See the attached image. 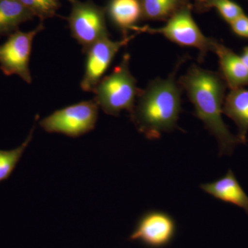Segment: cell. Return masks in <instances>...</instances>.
<instances>
[{"instance_id":"obj_1","label":"cell","mask_w":248,"mask_h":248,"mask_svg":"<svg viewBox=\"0 0 248 248\" xmlns=\"http://www.w3.org/2000/svg\"><path fill=\"white\" fill-rule=\"evenodd\" d=\"M179 84L193 104L196 117L203 122L205 128L217 139L220 155L232 154L241 142L231 133L222 118L228 86L221 73L192 65L181 77Z\"/></svg>"},{"instance_id":"obj_2","label":"cell","mask_w":248,"mask_h":248,"mask_svg":"<svg viewBox=\"0 0 248 248\" xmlns=\"http://www.w3.org/2000/svg\"><path fill=\"white\" fill-rule=\"evenodd\" d=\"M184 60H179L166 79L153 80L146 89L140 90L130 114L139 132L147 139H159L163 133L172 131L177 126L183 89L176 81V75Z\"/></svg>"},{"instance_id":"obj_3","label":"cell","mask_w":248,"mask_h":248,"mask_svg":"<svg viewBox=\"0 0 248 248\" xmlns=\"http://www.w3.org/2000/svg\"><path fill=\"white\" fill-rule=\"evenodd\" d=\"M130 55L124 54L120 64L104 77L93 91V99L107 115L117 117L122 110L130 113L135 107L141 89L130 72Z\"/></svg>"},{"instance_id":"obj_4","label":"cell","mask_w":248,"mask_h":248,"mask_svg":"<svg viewBox=\"0 0 248 248\" xmlns=\"http://www.w3.org/2000/svg\"><path fill=\"white\" fill-rule=\"evenodd\" d=\"M191 5L179 10L166 21L163 27H135L136 32L160 34L171 42L182 46L194 47L200 50V61L203 60L208 51L213 50V38L205 37L192 16Z\"/></svg>"},{"instance_id":"obj_5","label":"cell","mask_w":248,"mask_h":248,"mask_svg":"<svg viewBox=\"0 0 248 248\" xmlns=\"http://www.w3.org/2000/svg\"><path fill=\"white\" fill-rule=\"evenodd\" d=\"M99 107L94 99L83 101L55 111L40 122L48 133H60L76 138L95 128Z\"/></svg>"},{"instance_id":"obj_6","label":"cell","mask_w":248,"mask_h":248,"mask_svg":"<svg viewBox=\"0 0 248 248\" xmlns=\"http://www.w3.org/2000/svg\"><path fill=\"white\" fill-rule=\"evenodd\" d=\"M71 12L68 17L72 37L82 48L83 53L98 40L109 37L104 9L91 1L70 0Z\"/></svg>"},{"instance_id":"obj_7","label":"cell","mask_w":248,"mask_h":248,"mask_svg":"<svg viewBox=\"0 0 248 248\" xmlns=\"http://www.w3.org/2000/svg\"><path fill=\"white\" fill-rule=\"evenodd\" d=\"M45 29L43 22L33 30L17 31L0 45V69L5 76L17 75L27 84L32 82L29 62L35 36Z\"/></svg>"},{"instance_id":"obj_8","label":"cell","mask_w":248,"mask_h":248,"mask_svg":"<svg viewBox=\"0 0 248 248\" xmlns=\"http://www.w3.org/2000/svg\"><path fill=\"white\" fill-rule=\"evenodd\" d=\"M135 35H127L122 40L113 41L109 37H104L93 44L87 51L84 76L80 83L85 92L93 93L96 86L104 78L114 58L121 48L125 46Z\"/></svg>"},{"instance_id":"obj_9","label":"cell","mask_w":248,"mask_h":248,"mask_svg":"<svg viewBox=\"0 0 248 248\" xmlns=\"http://www.w3.org/2000/svg\"><path fill=\"white\" fill-rule=\"evenodd\" d=\"M174 232L175 223L172 217L164 212L153 210L141 217L130 239L141 241L151 247H162L171 241Z\"/></svg>"},{"instance_id":"obj_10","label":"cell","mask_w":248,"mask_h":248,"mask_svg":"<svg viewBox=\"0 0 248 248\" xmlns=\"http://www.w3.org/2000/svg\"><path fill=\"white\" fill-rule=\"evenodd\" d=\"M219 60L221 75L231 90L248 86V69L239 55L214 39L213 50Z\"/></svg>"},{"instance_id":"obj_11","label":"cell","mask_w":248,"mask_h":248,"mask_svg":"<svg viewBox=\"0 0 248 248\" xmlns=\"http://www.w3.org/2000/svg\"><path fill=\"white\" fill-rule=\"evenodd\" d=\"M201 188L217 200L236 205L248 214V196L231 170H229L226 175L221 179L202 184Z\"/></svg>"},{"instance_id":"obj_12","label":"cell","mask_w":248,"mask_h":248,"mask_svg":"<svg viewBox=\"0 0 248 248\" xmlns=\"http://www.w3.org/2000/svg\"><path fill=\"white\" fill-rule=\"evenodd\" d=\"M223 113L236 124L238 128L237 137L241 143H247L248 90L244 88L231 90L225 98Z\"/></svg>"},{"instance_id":"obj_13","label":"cell","mask_w":248,"mask_h":248,"mask_svg":"<svg viewBox=\"0 0 248 248\" xmlns=\"http://www.w3.org/2000/svg\"><path fill=\"white\" fill-rule=\"evenodd\" d=\"M108 12L114 24L128 35V31L143 17L141 0H110Z\"/></svg>"},{"instance_id":"obj_14","label":"cell","mask_w":248,"mask_h":248,"mask_svg":"<svg viewBox=\"0 0 248 248\" xmlns=\"http://www.w3.org/2000/svg\"><path fill=\"white\" fill-rule=\"evenodd\" d=\"M33 17L19 0H0V37H9Z\"/></svg>"},{"instance_id":"obj_15","label":"cell","mask_w":248,"mask_h":248,"mask_svg":"<svg viewBox=\"0 0 248 248\" xmlns=\"http://www.w3.org/2000/svg\"><path fill=\"white\" fill-rule=\"evenodd\" d=\"M143 17L167 21L173 15L190 5L189 0H141Z\"/></svg>"},{"instance_id":"obj_16","label":"cell","mask_w":248,"mask_h":248,"mask_svg":"<svg viewBox=\"0 0 248 248\" xmlns=\"http://www.w3.org/2000/svg\"><path fill=\"white\" fill-rule=\"evenodd\" d=\"M38 116H36L35 122L32 125L30 133L20 146L10 151H1L0 150V182L7 179L13 172L17 163L22 158L23 154L30 144L33 138L35 132L36 122L38 120Z\"/></svg>"},{"instance_id":"obj_17","label":"cell","mask_w":248,"mask_h":248,"mask_svg":"<svg viewBox=\"0 0 248 248\" xmlns=\"http://www.w3.org/2000/svg\"><path fill=\"white\" fill-rule=\"evenodd\" d=\"M196 6L200 11L212 8L217 9L223 19L229 24L244 14L242 8L231 0H203L197 3Z\"/></svg>"},{"instance_id":"obj_18","label":"cell","mask_w":248,"mask_h":248,"mask_svg":"<svg viewBox=\"0 0 248 248\" xmlns=\"http://www.w3.org/2000/svg\"><path fill=\"white\" fill-rule=\"evenodd\" d=\"M34 16L41 20L53 17L59 9L56 0H19Z\"/></svg>"},{"instance_id":"obj_19","label":"cell","mask_w":248,"mask_h":248,"mask_svg":"<svg viewBox=\"0 0 248 248\" xmlns=\"http://www.w3.org/2000/svg\"><path fill=\"white\" fill-rule=\"evenodd\" d=\"M231 29L239 37L248 39V17L244 14L231 22Z\"/></svg>"},{"instance_id":"obj_20","label":"cell","mask_w":248,"mask_h":248,"mask_svg":"<svg viewBox=\"0 0 248 248\" xmlns=\"http://www.w3.org/2000/svg\"><path fill=\"white\" fill-rule=\"evenodd\" d=\"M240 58H241V60H242L243 63H244L245 66L247 67L248 69V46L245 47Z\"/></svg>"},{"instance_id":"obj_21","label":"cell","mask_w":248,"mask_h":248,"mask_svg":"<svg viewBox=\"0 0 248 248\" xmlns=\"http://www.w3.org/2000/svg\"><path fill=\"white\" fill-rule=\"evenodd\" d=\"M203 1V0H196V4H197V3L200 2V1Z\"/></svg>"}]
</instances>
